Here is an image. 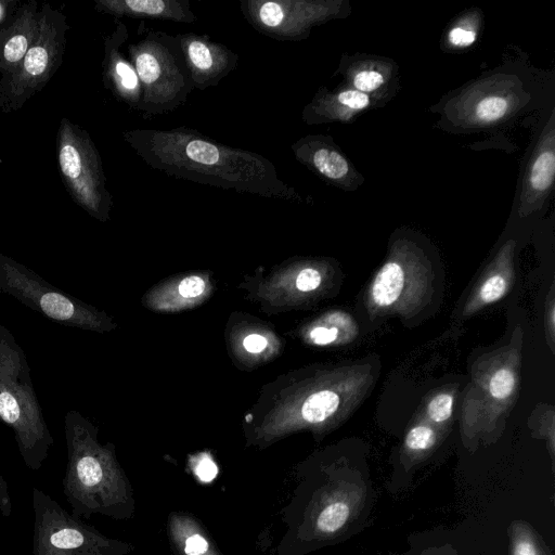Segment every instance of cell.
<instances>
[{"instance_id":"6da1fadb","label":"cell","mask_w":555,"mask_h":555,"mask_svg":"<svg viewBox=\"0 0 555 555\" xmlns=\"http://www.w3.org/2000/svg\"><path fill=\"white\" fill-rule=\"evenodd\" d=\"M124 140L147 166L168 176L268 198L296 197L268 158L193 129H134L126 131Z\"/></svg>"},{"instance_id":"7a4b0ae2","label":"cell","mask_w":555,"mask_h":555,"mask_svg":"<svg viewBox=\"0 0 555 555\" xmlns=\"http://www.w3.org/2000/svg\"><path fill=\"white\" fill-rule=\"evenodd\" d=\"M67 466L63 492L76 517L93 513L115 515L122 500V482L112 451L96 441V428L79 412L64 416Z\"/></svg>"},{"instance_id":"3957f363","label":"cell","mask_w":555,"mask_h":555,"mask_svg":"<svg viewBox=\"0 0 555 555\" xmlns=\"http://www.w3.org/2000/svg\"><path fill=\"white\" fill-rule=\"evenodd\" d=\"M0 421L13 430L25 465L31 470H38L53 446V437L31 382L26 353L11 331L2 324H0Z\"/></svg>"},{"instance_id":"277c9868","label":"cell","mask_w":555,"mask_h":555,"mask_svg":"<svg viewBox=\"0 0 555 555\" xmlns=\"http://www.w3.org/2000/svg\"><path fill=\"white\" fill-rule=\"evenodd\" d=\"M127 49L142 90L139 112L164 114L185 102L194 85L177 36L152 30Z\"/></svg>"},{"instance_id":"5b68a950","label":"cell","mask_w":555,"mask_h":555,"mask_svg":"<svg viewBox=\"0 0 555 555\" xmlns=\"http://www.w3.org/2000/svg\"><path fill=\"white\" fill-rule=\"evenodd\" d=\"M60 176L72 199L91 217L106 221L113 204L102 162L89 133L63 117L56 133Z\"/></svg>"},{"instance_id":"8992f818","label":"cell","mask_w":555,"mask_h":555,"mask_svg":"<svg viewBox=\"0 0 555 555\" xmlns=\"http://www.w3.org/2000/svg\"><path fill=\"white\" fill-rule=\"evenodd\" d=\"M7 294L64 326L102 332L108 319L95 308L54 287L35 271L0 253V295Z\"/></svg>"},{"instance_id":"52a82bcc","label":"cell","mask_w":555,"mask_h":555,"mask_svg":"<svg viewBox=\"0 0 555 555\" xmlns=\"http://www.w3.org/2000/svg\"><path fill=\"white\" fill-rule=\"evenodd\" d=\"M68 30L66 16L49 3L42 4L36 40L18 69L7 80L0 81V109L3 113L23 107L51 80L62 65Z\"/></svg>"},{"instance_id":"ba28073f","label":"cell","mask_w":555,"mask_h":555,"mask_svg":"<svg viewBox=\"0 0 555 555\" xmlns=\"http://www.w3.org/2000/svg\"><path fill=\"white\" fill-rule=\"evenodd\" d=\"M33 555H117L118 545L33 488Z\"/></svg>"},{"instance_id":"9c48e42d","label":"cell","mask_w":555,"mask_h":555,"mask_svg":"<svg viewBox=\"0 0 555 555\" xmlns=\"http://www.w3.org/2000/svg\"><path fill=\"white\" fill-rule=\"evenodd\" d=\"M188 64L194 89L216 87L238 64V55L221 43L196 34L176 35Z\"/></svg>"},{"instance_id":"30bf717a","label":"cell","mask_w":555,"mask_h":555,"mask_svg":"<svg viewBox=\"0 0 555 555\" xmlns=\"http://www.w3.org/2000/svg\"><path fill=\"white\" fill-rule=\"evenodd\" d=\"M127 38L125 24L115 18L114 31L104 38L102 78L105 88L118 100L139 111L142 100L141 85L134 67L120 52V47Z\"/></svg>"},{"instance_id":"8fae6325","label":"cell","mask_w":555,"mask_h":555,"mask_svg":"<svg viewBox=\"0 0 555 555\" xmlns=\"http://www.w3.org/2000/svg\"><path fill=\"white\" fill-rule=\"evenodd\" d=\"M39 23L40 9L31 0L18 7L0 28V81L10 78L21 66L37 38Z\"/></svg>"},{"instance_id":"7c38bea8","label":"cell","mask_w":555,"mask_h":555,"mask_svg":"<svg viewBox=\"0 0 555 555\" xmlns=\"http://www.w3.org/2000/svg\"><path fill=\"white\" fill-rule=\"evenodd\" d=\"M98 12L115 17L153 18L193 23L196 15L186 0H94Z\"/></svg>"},{"instance_id":"4fadbf2b","label":"cell","mask_w":555,"mask_h":555,"mask_svg":"<svg viewBox=\"0 0 555 555\" xmlns=\"http://www.w3.org/2000/svg\"><path fill=\"white\" fill-rule=\"evenodd\" d=\"M404 285V273L397 262H387L378 271L371 289L375 305L387 307L399 298Z\"/></svg>"},{"instance_id":"5bb4252c","label":"cell","mask_w":555,"mask_h":555,"mask_svg":"<svg viewBox=\"0 0 555 555\" xmlns=\"http://www.w3.org/2000/svg\"><path fill=\"white\" fill-rule=\"evenodd\" d=\"M295 155L301 162L307 159L319 173L330 180H340L349 170L344 156L330 147L319 146L311 150L309 154L295 152Z\"/></svg>"},{"instance_id":"9a60e30c","label":"cell","mask_w":555,"mask_h":555,"mask_svg":"<svg viewBox=\"0 0 555 555\" xmlns=\"http://www.w3.org/2000/svg\"><path fill=\"white\" fill-rule=\"evenodd\" d=\"M339 405V396L331 390H321L309 396L302 406L301 416L306 422L320 423L333 415Z\"/></svg>"},{"instance_id":"2e32d148","label":"cell","mask_w":555,"mask_h":555,"mask_svg":"<svg viewBox=\"0 0 555 555\" xmlns=\"http://www.w3.org/2000/svg\"><path fill=\"white\" fill-rule=\"evenodd\" d=\"M350 517V506L345 501L327 504L319 514L317 527L321 532L334 533L345 527Z\"/></svg>"},{"instance_id":"e0dca14e","label":"cell","mask_w":555,"mask_h":555,"mask_svg":"<svg viewBox=\"0 0 555 555\" xmlns=\"http://www.w3.org/2000/svg\"><path fill=\"white\" fill-rule=\"evenodd\" d=\"M555 173V155L552 151L541 153L534 160L530 183L537 191H544L552 184Z\"/></svg>"},{"instance_id":"ac0fdd59","label":"cell","mask_w":555,"mask_h":555,"mask_svg":"<svg viewBox=\"0 0 555 555\" xmlns=\"http://www.w3.org/2000/svg\"><path fill=\"white\" fill-rule=\"evenodd\" d=\"M507 111V103L501 96H488L482 99L477 107L476 115L482 121H495L502 118Z\"/></svg>"},{"instance_id":"d6986e66","label":"cell","mask_w":555,"mask_h":555,"mask_svg":"<svg viewBox=\"0 0 555 555\" xmlns=\"http://www.w3.org/2000/svg\"><path fill=\"white\" fill-rule=\"evenodd\" d=\"M514 386V373L508 369H500L490 379L489 391L493 398L503 400L511 396Z\"/></svg>"},{"instance_id":"ffe728a7","label":"cell","mask_w":555,"mask_h":555,"mask_svg":"<svg viewBox=\"0 0 555 555\" xmlns=\"http://www.w3.org/2000/svg\"><path fill=\"white\" fill-rule=\"evenodd\" d=\"M436 440L435 431L425 425L413 427L405 437V447L411 451H425Z\"/></svg>"},{"instance_id":"44dd1931","label":"cell","mask_w":555,"mask_h":555,"mask_svg":"<svg viewBox=\"0 0 555 555\" xmlns=\"http://www.w3.org/2000/svg\"><path fill=\"white\" fill-rule=\"evenodd\" d=\"M453 397L440 393L431 399L427 406L429 417L437 423L447 421L452 414Z\"/></svg>"},{"instance_id":"7402d4cb","label":"cell","mask_w":555,"mask_h":555,"mask_svg":"<svg viewBox=\"0 0 555 555\" xmlns=\"http://www.w3.org/2000/svg\"><path fill=\"white\" fill-rule=\"evenodd\" d=\"M506 291V281L501 275L490 276L480 287V299L490 304L499 300Z\"/></svg>"},{"instance_id":"603a6c76","label":"cell","mask_w":555,"mask_h":555,"mask_svg":"<svg viewBox=\"0 0 555 555\" xmlns=\"http://www.w3.org/2000/svg\"><path fill=\"white\" fill-rule=\"evenodd\" d=\"M384 82V77L376 70L359 72L353 78L356 90L366 93L376 90Z\"/></svg>"},{"instance_id":"cb8c5ba5","label":"cell","mask_w":555,"mask_h":555,"mask_svg":"<svg viewBox=\"0 0 555 555\" xmlns=\"http://www.w3.org/2000/svg\"><path fill=\"white\" fill-rule=\"evenodd\" d=\"M337 101L341 105L354 111L364 109L370 104L369 95L358 90H346L340 92L337 95Z\"/></svg>"},{"instance_id":"d4e9b609","label":"cell","mask_w":555,"mask_h":555,"mask_svg":"<svg viewBox=\"0 0 555 555\" xmlns=\"http://www.w3.org/2000/svg\"><path fill=\"white\" fill-rule=\"evenodd\" d=\"M178 291L184 298H195L204 293L205 282L201 276L191 275L181 281Z\"/></svg>"},{"instance_id":"484cf974","label":"cell","mask_w":555,"mask_h":555,"mask_svg":"<svg viewBox=\"0 0 555 555\" xmlns=\"http://www.w3.org/2000/svg\"><path fill=\"white\" fill-rule=\"evenodd\" d=\"M321 283V274L319 271L307 268L300 271L296 280V286L302 292L313 291L319 287Z\"/></svg>"},{"instance_id":"4316f807","label":"cell","mask_w":555,"mask_h":555,"mask_svg":"<svg viewBox=\"0 0 555 555\" xmlns=\"http://www.w3.org/2000/svg\"><path fill=\"white\" fill-rule=\"evenodd\" d=\"M512 555H540V552L530 535L519 534L513 542Z\"/></svg>"},{"instance_id":"83f0119b","label":"cell","mask_w":555,"mask_h":555,"mask_svg":"<svg viewBox=\"0 0 555 555\" xmlns=\"http://www.w3.org/2000/svg\"><path fill=\"white\" fill-rule=\"evenodd\" d=\"M338 331L336 327L318 326L310 332V338L317 345H328L336 340Z\"/></svg>"},{"instance_id":"f1b7e54d","label":"cell","mask_w":555,"mask_h":555,"mask_svg":"<svg viewBox=\"0 0 555 555\" xmlns=\"http://www.w3.org/2000/svg\"><path fill=\"white\" fill-rule=\"evenodd\" d=\"M449 40L454 46L467 47L476 40V33L462 27H454L449 34Z\"/></svg>"},{"instance_id":"f546056e","label":"cell","mask_w":555,"mask_h":555,"mask_svg":"<svg viewBox=\"0 0 555 555\" xmlns=\"http://www.w3.org/2000/svg\"><path fill=\"white\" fill-rule=\"evenodd\" d=\"M207 548V541L199 534H193L185 541V553L188 555H202Z\"/></svg>"},{"instance_id":"4dcf8cb0","label":"cell","mask_w":555,"mask_h":555,"mask_svg":"<svg viewBox=\"0 0 555 555\" xmlns=\"http://www.w3.org/2000/svg\"><path fill=\"white\" fill-rule=\"evenodd\" d=\"M217 473L218 468L210 459H203L196 466V475L203 481H211Z\"/></svg>"},{"instance_id":"1f68e13d","label":"cell","mask_w":555,"mask_h":555,"mask_svg":"<svg viewBox=\"0 0 555 555\" xmlns=\"http://www.w3.org/2000/svg\"><path fill=\"white\" fill-rule=\"evenodd\" d=\"M0 512L4 517H9L12 512V503L9 494V487L0 473Z\"/></svg>"},{"instance_id":"d6a6232c","label":"cell","mask_w":555,"mask_h":555,"mask_svg":"<svg viewBox=\"0 0 555 555\" xmlns=\"http://www.w3.org/2000/svg\"><path fill=\"white\" fill-rule=\"evenodd\" d=\"M267 339L259 334H250L244 338L243 345L249 352L256 353L267 347Z\"/></svg>"}]
</instances>
